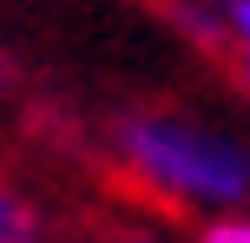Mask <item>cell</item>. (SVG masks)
Here are the masks:
<instances>
[{
    "label": "cell",
    "instance_id": "4",
    "mask_svg": "<svg viewBox=\"0 0 250 243\" xmlns=\"http://www.w3.org/2000/svg\"><path fill=\"white\" fill-rule=\"evenodd\" d=\"M198 243H250V217H230L224 210V217H211L198 230Z\"/></svg>",
    "mask_w": 250,
    "mask_h": 243
},
{
    "label": "cell",
    "instance_id": "1",
    "mask_svg": "<svg viewBox=\"0 0 250 243\" xmlns=\"http://www.w3.org/2000/svg\"><path fill=\"white\" fill-rule=\"evenodd\" d=\"M112 151L125 178H138L171 204L237 210L250 197V151L185 112H125L112 125Z\"/></svg>",
    "mask_w": 250,
    "mask_h": 243
},
{
    "label": "cell",
    "instance_id": "2",
    "mask_svg": "<svg viewBox=\"0 0 250 243\" xmlns=\"http://www.w3.org/2000/svg\"><path fill=\"white\" fill-rule=\"evenodd\" d=\"M0 243H40V210L0 184Z\"/></svg>",
    "mask_w": 250,
    "mask_h": 243
},
{
    "label": "cell",
    "instance_id": "5",
    "mask_svg": "<svg viewBox=\"0 0 250 243\" xmlns=\"http://www.w3.org/2000/svg\"><path fill=\"white\" fill-rule=\"evenodd\" d=\"M125 243H158V237H125Z\"/></svg>",
    "mask_w": 250,
    "mask_h": 243
},
{
    "label": "cell",
    "instance_id": "3",
    "mask_svg": "<svg viewBox=\"0 0 250 243\" xmlns=\"http://www.w3.org/2000/svg\"><path fill=\"white\" fill-rule=\"evenodd\" d=\"M224 53L237 59V73L250 86V0H224Z\"/></svg>",
    "mask_w": 250,
    "mask_h": 243
},
{
    "label": "cell",
    "instance_id": "6",
    "mask_svg": "<svg viewBox=\"0 0 250 243\" xmlns=\"http://www.w3.org/2000/svg\"><path fill=\"white\" fill-rule=\"evenodd\" d=\"M171 7H178V0H171Z\"/></svg>",
    "mask_w": 250,
    "mask_h": 243
}]
</instances>
